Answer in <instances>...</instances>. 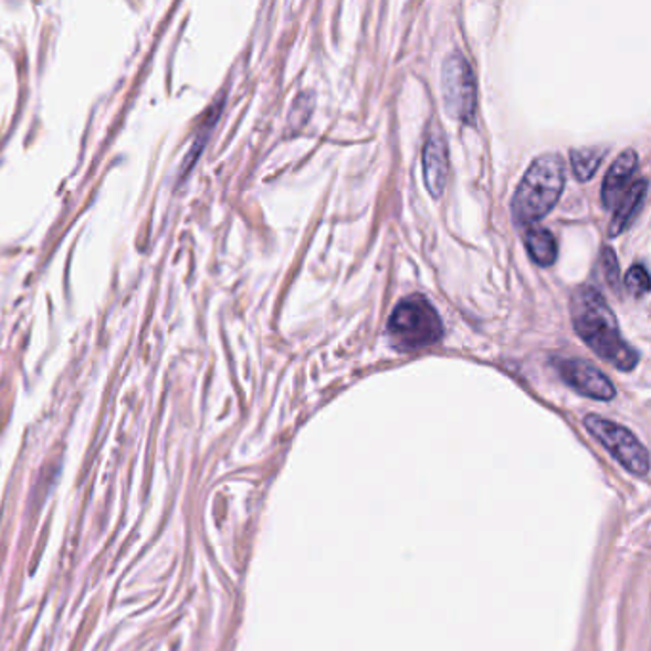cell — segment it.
<instances>
[{"instance_id": "cell-7", "label": "cell", "mask_w": 651, "mask_h": 651, "mask_svg": "<svg viewBox=\"0 0 651 651\" xmlns=\"http://www.w3.org/2000/svg\"><path fill=\"white\" fill-rule=\"evenodd\" d=\"M422 168H424V182L430 196L440 199L448 186L449 176L448 144L440 133L432 134L428 138L422 151Z\"/></svg>"}, {"instance_id": "cell-3", "label": "cell", "mask_w": 651, "mask_h": 651, "mask_svg": "<svg viewBox=\"0 0 651 651\" xmlns=\"http://www.w3.org/2000/svg\"><path fill=\"white\" fill-rule=\"evenodd\" d=\"M386 330L396 350L414 351L440 343L443 323L427 296L413 294L399 302Z\"/></svg>"}, {"instance_id": "cell-6", "label": "cell", "mask_w": 651, "mask_h": 651, "mask_svg": "<svg viewBox=\"0 0 651 651\" xmlns=\"http://www.w3.org/2000/svg\"><path fill=\"white\" fill-rule=\"evenodd\" d=\"M553 364L561 380L585 398L598 399V401H611L616 398L613 382L587 359L556 357Z\"/></svg>"}, {"instance_id": "cell-5", "label": "cell", "mask_w": 651, "mask_h": 651, "mask_svg": "<svg viewBox=\"0 0 651 651\" xmlns=\"http://www.w3.org/2000/svg\"><path fill=\"white\" fill-rule=\"evenodd\" d=\"M441 92L449 115L472 125L476 117V81L461 52L449 54L441 65Z\"/></svg>"}, {"instance_id": "cell-13", "label": "cell", "mask_w": 651, "mask_h": 651, "mask_svg": "<svg viewBox=\"0 0 651 651\" xmlns=\"http://www.w3.org/2000/svg\"><path fill=\"white\" fill-rule=\"evenodd\" d=\"M602 266L609 287L613 288L617 293L621 288V270H619V260H617L616 251L611 246H603L602 249Z\"/></svg>"}, {"instance_id": "cell-10", "label": "cell", "mask_w": 651, "mask_h": 651, "mask_svg": "<svg viewBox=\"0 0 651 651\" xmlns=\"http://www.w3.org/2000/svg\"><path fill=\"white\" fill-rule=\"evenodd\" d=\"M525 246L532 254L533 262L539 266H553L558 259V245L550 231L539 225H529L524 231Z\"/></svg>"}, {"instance_id": "cell-1", "label": "cell", "mask_w": 651, "mask_h": 651, "mask_svg": "<svg viewBox=\"0 0 651 651\" xmlns=\"http://www.w3.org/2000/svg\"><path fill=\"white\" fill-rule=\"evenodd\" d=\"M569 309L574 329L596 356L602 357L619 371H630L637 367L640 356L624 343L616 314L598 288L588 285L575 288Z\"/></svg>"}, {"instance_id": "cell-9", "label": "cell", "mask_w": 651, "mask_h": 651, "mask_svg": "<svg viewBox=\"0 0 651 651\" xmlns=\"http://www.w3.org/2000/svg\"><path fill=\"white\" fill-rule=\"evenodd\" d=\"M645 193H648V180H638L630 183L629 191L624 193L623 199L617 203L616 214L609 224V238H617L629 228L630 222L634 220L642 204H644Z\"/></svg>"}, {"instance_id": "cell-8", "label": "cell", "mask_w": 651, "mask_h": 651, "mask_svg": "<svg viewBox=\"0 0 651 651\" xmlns=\"http://www.w3.org/2000/svg\"><path fill=\"white\" fill-rule=\"evenodd\" d=\"M638 155L632 149H627L619 155L613 165L609 167L602 186V203L606 209H616L617 203L629 191L630 178L637 172Z\"/></svg>"}, {"instance_id": "cell-11", "label": "cell", "mask_w": 651, "mask_h": 651, "mask_svg": "<svg viewBox=\"0 0 651 651\" xmlns=\"http://www.w3.org/2000/svg\"><path fill=\"white\" fill-rule=\"evenodd\" d=\"M603 159L602 147H582L571 151V165L579 182H588Z\"/></svg>"}, {"instance_id": "cell-2", "label": "cell", "mask_w": 651, "mask_h": 651, "mask_svg": "<svg viewBox=\"0 0 651 651\" xmlns=\"http://www.w3.org/2000/svg\"><path fill=\"white\" fill-rule=\"evenodd\" d=\"M566 183V165L560 155H539L525 170L512 197V214L519 225H532L556 207Z\"/></svg>"}, {"instance_id": "cell-12", "label": "cell", "mask_w": 651, "mask_h": 651, "mask_svg": "<svg viewBox=\"0 0 651 651\" xmlns=\"http://www.w3.org/2000/svg\"><path fill=\"white\" fill-rule=\"evenodd\" d=\"M624 287L629 288L630 294H634V296H644L650 291V275H648V270L644 266H637L630 267L627 275H624Z\"/></svg>"}, {"instance_id": "cell-4", "label": "cell", "mask_w": 651, "mask_h": 651, "mask_svg": "<svg viewBox=\"0 0 651 651\" xmlns=\"http://www.w3.org/2000/svg\"><path fill=\"white\" fill-rule=\"evenodd\" d=\"M585 428L602 443L603 448L608 449L609 455L613 456L623 469L629 470L630 474H637V476L648 474L650 470L648 449L640 443L637 435L630 432L629 428L598 414H587Z\"/></svg>"}]
</instances>
